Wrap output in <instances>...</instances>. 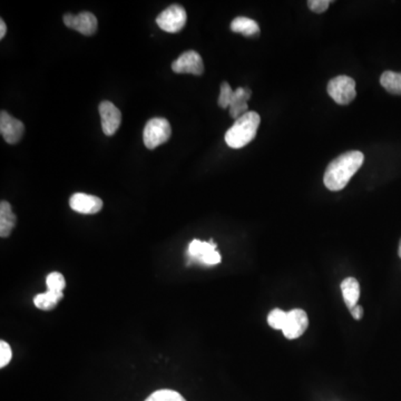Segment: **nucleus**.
I'll list each match as a JSON object with an SVG mask.
<instances>
[{
	"instance_id": "nucleus-1",
	"label": "nucleus",
	"mask_w": 401,
	"mask_h": 401,
	"mask_svg": "<svg viewBox=\"0 0 401 401\" xmlns=\"http://www.w3.org/2000/svg\"><path fill=\"white\" fill-rule=\"evenodd\" d=\"M365 155L360 150H349L338 156L328 165L323 183L332 192H338L347 187L352 176L363 164Z\"/></svg>"
},
{
	"instance_id": "nucleus-2",
	"label": "nucleus",
	"mask_w": 401,
	"mask_h": 401,
	"mask_svg": "<svg viewBox=\"0 0 401 401\" xmlns=\"http://www.w3.org/2000/svg\"><path fill=\"white\" fill-rule=\"evenodd\" d=\"M261 117L256 111H248L237 118L226 133V143L228 148H242L255 139Z\"/></svg>"
},
{
	"instance_id": "nucleus-3",
	"label": "nucleus",
	"mask_w": 401,
	"mask_h": 401,
	"mask_svg": "<svg viewBox=\"0 0 401 401\" xmlns=\"http://www.w3.org/2000/svg\"><path fill=\"white\" fill-rule=\"evenodd\" d=\"M172 135V127L166 118L156 117L146 123L143 132V141L148 150L159 148V145L164 144Z\"/></svg>"
},
{
	"instance_id": "nucleus-4",
	"label": "nucleus",
	"mask_w": 401,
	"mask_h": 401,
	"mask_svg": "<svg viewBox=\"0 0 401 401\" xmlns=\"http://www.w3.org/2000/svg\"><path fill=\"white\" fill-rule=\"evenodd\" d=\"M328 94L339 105H349L356 98V81L349 76L332 78L327 86Z\"/></svg>"
},
{
	"instance_id": "nucleus-5",
	"label": "nucleus",
	"mask_w": 401,
	"mask_h": 401,
	"mask_svg": "<svg viewBox=\"0 0 401 401\" xmlns=\"http://www.w3.org/2000/svg\"><path fill=\"white\" fill-rule=\"evenodd\" d=\"M187 254L192 261L200 262L202 265H209V267L219 265L222 260L213 239H210L209 242L200 241V239H193L192 242L189 243Z\"/></svg>"
},
{
	"instance_id": "nucleus-6",
	"label": "nucleus",
	"mask_w": 401,
	"mask_h": 401,
	"mask_svg": "<svg viewBox=\"0 0 401 401\" xmlns=\"http://www.w3.org/2000/svg\"><path fill=\"white\" fill-rule=\"evenodd\" d=\"M187 15L185 9L181 5L174 3L168 8L162 11L159 17L156 18V24L159 25L162 31L166 33H178L183 29L187 24Z\"/></svg>"
},
{
	"instance_id": "nucleus-7",
	"label": "nucleus",
	"mask_w": 401,
	"mask_h": 401,
	"mask_svg": "<svg viewBox=\"0 0 401 401\" xmlns=\"http://www.w3.org/2000/svg\"><path fill=\"white\" fill-rule=\"evenodd\" d=\"M66 27L74 29L85 36H92L97 31V18L88 11H83L78 15L65 14L63 17Z\"/></svg>"
},
{
	"instance_id": "nucleus-8",
	"label": "nucleus",
	"mask_w": 401,
	"mask_h": 401,
	"mask_svg": "<svg viewBox=\"0 0 401 401\" xmlns=\"http://www.w3.org/2000/svg\"><path fill=\"white\" fill-rule=\"evenodd\" d=\"M172 70L176 74H192L200 76L204 72L203 59L195 50H187L175 61H173Z\"/></svg>"
},
{
	"instance_id": "nucleus-9",
	"label": "nucleus",
	"mask_w": 401,
	"mask_h": 401,
	"mask_svg": "<svg viewBox=\"0 0 401 401\" xmlns=\"http://www.w3.org/2000/svg\"><path fill=\"white\" fill-rule=\"evenodd\" d=\"M309 327V317L302 309H293L287 312V321L284 324V337L287 339H298Z\"/></svg>"
},
{
	"instance_id": "nucleus-10",
	"label": "nucleus",
	"mask_w": 401,
	"mask_h": 401,
	"mask_svg": "<svg viewBox=\"0 0 401 401\" xmlns=\"http://www.w3.org/2000/svg\"><path fill=\"white\" fill-rule=\"evenodd\" d=\"M102 122V129L106 136H113L120 128L122 123V113L116 106L109 100H104L98 107Z\"/></svg>"
},
{
	"instance_id": "nucleus-11",
	"label": "nucleus",
	"mask_w": 401,
	"mask_h": 401,
	"mask_svg": "<svg viewBox=\"0 0 401 401\" xmlns=\"http://www.w3.org/2000/svg\"><path fill=\"white\" fill-rule=\"evenodd\" d=\"M0 133L8 144H17L25 133V125L6 111L0 114Z\"/></svg>"
},
{
	"instance_id": "nucleus-12",
	"label": "nucleus",
	"mask_w": 401,
	"mask_h": 401,
	"mask_svg": "<svg viewBox=\"0 0 401 401\" xmlns=\"http://www.w3.org/2000/svg\"><path fill=\"white\" fill-rule=\"evenodd\" d=\"M103 200L94 195L75 193L70 198V209L81 214H96L103 209Z\"/></svg>"
},
{
	"instance_id": "nucleus-13",
	"label": "nucleus",
	"mask_w": 401,
	"mask_h": 401,
	"mask_svg": "<svg viewBox=\"0 0 401 401\" xmlns=\"http://www.w3.org/2000/svg\"><path fill=\"white\" fill-rule=\"evenodd\" d=\"M251 95H252L251 89L246 87H239L237 91H234L233 97L228 107L230 116L232 118L237 120V118L248 113V100H250Z\"/></svg>"
},
{
	"instance_id": "nucleus-14",
	"label": "nucleus",
	"mask_w": 401,
	"mask_h": 401,
	"mask_svg": "<svg viewBox=\"0 0 401 401\" xmlns=\"http://www.w3.org/2000/svg\"><path fill=\"white\" fill-rule=\"evenodd\" d=\"M17 217L7 200L0 203V237H8L16 226Z\"/></svg>"
},
{
	"instance_id": "nucleus-15",
	"label": "nucleus",
	"mask_w": 401,
	"mask_h": 401,
	"mask_svg": "<svg viewBox=\"0 0 401 401\" xmlns=\"http://www.w3.org/2000/svg\"><path fill=\"white\" fill-rule=\"evenodd\" d=\"M64 297V291H58V290L47 289L45 293H39L35 295L33 298V304L36 308L45 311H49L53 310L59 301Z\"/></svg>"
},
{
	"instance_id": "nucleus-16",
	"label": "nucleus",
	"mask_w": 401,
	"mask_h": 401,
	"mask_svg": "<svg viewBox=\"0 0 401 401\" xmlns=\"http://www.w3.org/2000/svg\"><path fill=\"white\" fill-rule=\"evenodd\" d=\"M231 31L233 33H242L243 36L255 37L260 35V26L255 20L248 17H237L232 20Z\"/></svg>"
},
{
	"instance_id": "nucleus-17",
	"label": "nucleus",
	"mask_w": 401,
	"mask_h": 401,
	"mask_svg": "<svg viewBox=\"0 0 401 401\" xmlns=\"http://www.w3.org/2000/svg\"><path fill=\"white\" fill-rule=\"evenodd\" d=\"M341 291H343V299L349 310L358 304V300L360 298V285L356 278H345L341 283Z\"/></svg>"
},
{
	"instance_id": "nucleus-18",
	"label": "nucleus",
	"mask_w": 401,
	"mask_h": 401,
	"mask_svg": "<svg viewBox=\"0 0 401 401\" xmlns=\"http://www.w3.org/2000/svg\"><path fill=\"white\" fill-rule=\"evenodd\" d=\"M380 84L390 94L401 95V72L391 70L382 72V75L380 76Z\"/></svg>"
},
{
	"instance_id": "nucleus-19",
	"label": "nucleus",
	"mask_w": 401,
	"mask_h": 401,
	"mask_svg": "<svg viewBox=\"0 0 401 401\" xmlns=\"http://www.w3.org/2000/svg\"><path fill=\"white\" fill-rule=\"evenodd\" d=\"M144 401H187V399L175 390L159 389L150 393Z\"/></svg>"
},
{
	"instance_id": "nucleus-20",
	"label": "nucleus",
	"mask_w": 401,
	"mask_h": 401,
	"mask_svg": "<svg viewBox=\"0 0 401 401\" xmlns=\"http://www.w3.org/2000/svg\"><path fill=\"white\" fill-rule=\"evenodd\" d=\"M285 321H287V312L281 309H273L267 315L269 326L276 330H283Z\"/></svg>"
},
{
	"instance_id": "nucleus-21",
	"label": "nucleus",
	"mask_w": 401,
	"mask_h": 401,
	"mask_svg": "<svg viewBox=\"0 0 401 401\" xmlns=\"http://www.w3.org/2000/svg\"><path fill=\"white\" fill-rule=\"evenodd\" d=\"M46 284H47V289L64 291L66 287V280L61 272H52L46 278Z\"/></svg>"
},
{
	"instance_id": "nucleus-22",
	"label": "nucleus",
	"mask_w": 401,
	"mask_h": 401,
	"mask_svg": "<svg viewBox=\"0 0 401 401\" xmlns=\"http://www.w3.org/2000/svg\"><path fill=\"white\" fill-rule=\"evenodd\" d=\"M234 91L230 86V84L223 81L221 85L220 96H219V106L221 109H228L230 107L232 97H233Z\"/></svg>"
},
{
	"instance_id": "nucleus-23",
	"label": "nucleus",
	"mask_w": 401,
	"mask_h": 401,
	"mask_svg": "<svg viewBox=\"0 0 401 401\" xmlns=\"http://www.w3.org/2000/svg\"><path fill=\"white\" fill-rule=\"evenodd\" d=\"M11 358H13V351H11L10 345L8 343L1 340L0 341V368L3 369L6 365H8Z\"/></svg>"
},
{
	"instance_id": "nucleus-24",
	"label": "nucleus",
	"mask_w": 401,
	"mask_h": 401,
	"mask_svg": "<svg viewBox=\"0 0 401 401\" xmlns=\"http://www.w3.org/2000/svg\"><path fill=\"white\" fill-rule=\"evenodd\" d=\"M331 3L332 1H329V0H310L308 1V7L315 14H322L329 8Z\"/></svg>"
},
{
	"instance_id": "nucleus-25",
	"label": "nucleus",
	"mask_w": 401,
	"mask_h": 401,
	"mask_svg": "<svg viewBox=\"0 0 401 401\" xmlns=\"http://www.w3.org/2000/svg\"><path fill=\"white\" fill-rule=\"evenodd\" d=\"M350 312L351 315H352V317H354L356 320H360L362 315H363V309H362V306H358V304H356V306H354L352 309H350Z\"/></svg>"
},
{
	"instance_id": "nucleus-26",
	"label": "nucleus",
	"mask_w": 401,
	"mask_h": 401,
	"mask_svg": "<svg viewBox=\"0 0 401 401\" xmlns=\"http://www.w3.org/2000/svg\"><path fill=\"white\" fill-rule=\"evenodd\" d=\"M7 33V26H6L3 19H0V38L3 39Z\"/></svg>"
},
{
	"instance_id": "nucleus-27",
	"label": "nucleus",
	"mask_w": 401,
	"mask_h": 401,
	"mask_svg": "<svg viewBox=\"0 0 401 401\" xmlns=\"http://www.w3.org/2000/svg\"><path fill=\"white\" fill-rule=\"evenodd\" d=\"M398 253H399V256H400V259H401V239H400V243H399V251H398Z\"/></svg>"
}]
</instances>
